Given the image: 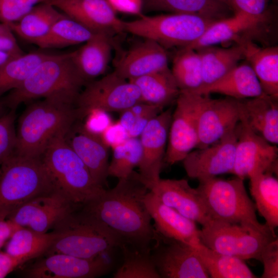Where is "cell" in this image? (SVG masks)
Instances as JSON below:
<instances>
[{"instance_id": "33", "label": "cell", "mask_w": 278, "mask_h": 278, "mask_svg": "<svg viewBox=\"0 0 278 278\" xmlns=\"http://www.w3.org/2000/svg\"><path fill=\"white\" fill-rule=\"evenodd\" d=\"M143 12L165 11L171 13H189L213 20L230 16L232 10L216 0H142Z\"/></svg>"}, {"instance_id": "51", "label": "cell", "mask_w": 278, "mask_h": 278, "mask_svg": "<svg viewBox=\"0 0 278 278\" xmlns=\"http://www.w3.org/2000/svg\"><path fill=\"white\" fill-rule=\"evenodd\" d=\"M19 228L6 216L0 215V248L5 245L13 233Z\"/></svg>"}, {"instance_id": "39", "label": "cell", "mask_w": 278, "mask_h": 278, "mask_svg": "<svg viewBox=\"0 0 278 278\" xmlns=\"http://www.w3.org/2000/svg\"><path fill=\"white\" fill-rule=\"evenodd\" d=\"M123 262L113 275L114 278H161L150 256L123 244L119 248Z\"/></svg>"}, {"instance_id": "19", "label": "cell", "mask_w": 278, "mask_h": 278, "mask_svg": "<svg viewBox=\"0 0 278 278\" xmlns=\"http://www.w3.org/2000/svg\"><path fill=\"white\" fill-rule=\"evenodd\" d=\"M94 33L112 37L125 32L124 21L106 0H51L48 2Z\"/></svg>"}, {"instance_id": "16", "label": "cell", "mask_w": 278, "mask_h": 278, "mask_svg": "<svg viewBox=\"0 0 278 278\" xmlns=\"http://www.w3.org/2000/svg\"><path fill=\"white\" fill-rule=\"evenodd\" d=\"M239 123L218 141L190 151L182 161L187 176L198 181L230 173L233 168Z\"/></svg>"}, {"instance_id": "49", "label": "cell", "mask_w": 278, "mask_h": 278, "mask_svg": "<svg viewBox=\"0 0 278 278\" xmlns=\"http://www.w3.org/2000/svg\"><path fill=\"white\" fill-rule=\"evenodd\" d=\"M101 136L109 147L110 146L114 147L122 143L129 137L126 132L119 122L115 124L112 123L103 131Z\"/></svg>"}, {"instance_id": "38", "label": "cell", "mask_w": 278, "mask_h": 278, "mask_svg": "<svg viewBox=\"0 0 278 278\" xmlns=\"http://www.w3.org/2000/svg\"><path fill=\"white\" fill-rule=\"evenodd\" d=\"M171 71L180 90L195 91L202 85L200 57L194 49L181 48L173 59Z\"/></svg>"}, {"instance_id": "53", "label": "cell", "mask_w": 278, "mask_h": 278, "mask_svg": "<svg viewBox=\"0 0 278 278\" xmlns=\"http://www.w3.org/2000/svg\"><path fill=\"white\" fill-rule=\"evenodd\" d=\"M219 2H220L227 6H228L230 9H231V0H216Z\"/></svg>"}, {"instance_id": "31", "label": "cell", "mask_w": 278, "mask_h": 278, "mask_svg": "<svg viewBox=\"0 0 278 278\" xmlns=\"http://www.w3.org/2000/svg\"><path fill=\"white\" fill-rule=\"evenodd\" d=\"M128 80L138 88L142 102L163 109L176 100L180 92L169 68Z\"/></svg>"}, {"instance_id": "3", "label": "cell", "mask_w": 278, "mask_h": 278, "mask_svg": "<svg viewBox=\"0 0 278 278\" xmlns=\"http://www.w3.org/2000/svg\"><path fill=\"white\" fill-rule=\"evenodd\" d=\"M78 120L74 105L51 99L30 105L18 120L14 153L41 158L50 140Z\"/></svg>"}, {"instance_id": "9", "label": "cell", "mask_w": 278, "mask_h": 278, "mask_svg": "<svg viewBox=\"0 0 278 278\" xmlns=\"http://www.w3.org/2000/svg\"><path fill=\"white\" fill-rule=\"evenodd\" d=\"M199 240L207 248L242 260L260 261L266 246L277 238L266 224L262 228L212 220L199 230Z\"/></svg>"}, {"instance_id": "2", "label": "cell", "mask_w": 278, "mask_h": 278, "mask_svg": "<svg viewBox=\"0 0 278 278\" xmlns=\"http://www.w3.org/2000/svg\"><path fill=\"white\" fill-rule=\"evenodd\" d=\"M87 83L71 53L51 54L20 85L2 98L0 103L15 110L22 103L42 97L75 105L82 88Z\"/></svg>"}, {"instance_id": "52", "label": "cell", "mask_w": 278, "mask_h": 278, "mask_svg": "<svg viewBox=\"0 0 278 278\" xmlns=\"http://www.w3.org/2000/svg\"><path fill=\"white\" fill-rule=\"evenodd\" d=\"M20 55H21L0 50V67L10 60Z\"/></svg>"}, {"instance_id": "15", "label": "cell", "mask_w": 278, "mask_h": 278, "mask_svg": "<svg viewBox=\"0 0 278 278\" xmlns=\"http://www.w3.org/2000/svg\"><path fill=\"white\" fill-rule=\"evenodd\" d=\"M112 268L103 255L84 258L64 253H53L37 260L25 269L27 278H94L102 276Z\"/></svg>"}, {"instance_id": "41", "label": "cell", "mask_w": 278, "mask_h": 278, "mask_svg": "<svg viewBox=\"0 0 278 278\" xmlns=\"http://www.w3.org/2000/svg\"><path fill=\"white\" fill-rule=\"evenodd\" d=\"M162 108L143 102L120 112L119 123L130 137H139L149 122L163 110Z\"/></svg>"}, {"instance_id": "1", "label": "cell", "mask_w": 278, "mask_h": 278, "mask_svg": "<svg viewBox=\"0 0 278 278\" xmlns=\"http://www.w3.org/2000/svg\"><path fill=\"white\" fill-rule=\"evenodd\" d=\"M149 190L134 170L81 208L111 229L123 244L150 253L154 229L144 202Z\"/></svg>"}, {"instance_id": "29", "label": "cell", "mask_w": 278, "mask_h": 278, "mask_svg": "<svg viewBox=\"0 0 278 278\" xmlns=\"http://www.w3.org/2000/svg\"><path fill=\"white\" fill-rule=\"evenodd\" d=\"M196 50L199 54L201 63L202 85L200 88L216 81L244 59V49L241 43L230 47L211 46Z\"/></svg>"}, {"instance_id": "7", "label": "cell", "mask_w": 278, "mask_h": 278, "mask_svg": "<svg viewBox=\"0 0 278 278\" xmlns=\"http://www.w3.org/2000/svg\"><path fill=\"white\" fill-rule=\"evenodd\" d=\"M196 188L212 220L258 228L266 225L257 219L255 204L246 192L243 179L215 177L199 180Z\"/></svg>"}, {"instance_id": "23", "label": "cell", "mask_w": 278, "mask_h": 278, "mask_svg": "<svg viewBox=\"0 0 278 278\" xmlns=\"http://www.w3.org/2000/svg\"><path fill=\"white\" fill-rule=\"evenodd\" d=\"M144 39L118 61L114 71L121 77L131 80L169 68L166 49L152 40Z\"/></svg>"}, {"instance_id": "10", "label": "cell", "mask_w": 278, "mask_h": 278, "mask_svg": "<svg viewBox=\"0 0 278 278\" xmlns=\"http://www.w3.org/2000/svg\"><path fill=\"white\" fill-rule=\"evenodd\" d=\"M140 102L137 86L114 71L99 80L89 82L80 92L75 107L78 119L82 120L94 110L120 113Z\"/></svg>"}, {"instance_id": "25", "label": "cell", "mask_w": 278, "mask_h": 278, "mask_svg": "<svg viewBox=\"0 0 278 278\" xmlns=\"http://www.w3.org/2000/svg\"><path fill=\"white\" fill-rule=\"evenodd\" d=\"M240 103L242 114L252 130L269 143L277 144V99L264 94Z\"/></svg>"}, {"instance_id": "12", "label": "cell", "mask_w": 278, "mask_h": 278, "mask_svg": "<svg viewBox=\"0 0 278 278\" xmlns=\"http://www.w3.org/2000/svg\"><path fill=\"white\" fill-rule=\"evenodd\" d=\"M150 256L161 278L210 277L193 246L155 230Z\"/></svg>"}, {"instance_id": "36", "label": "cell", "mask_w": 278, "mask_h": 278, "mask_svg": "<svg viewBox=\"0 0 278 278\" xmlns=\"http://www.w3.org/2000/svg\"><path fill=\"white\" fill-rule=\"evenodd\" d=\"M51 54L40 51L23 54L0 67V97L20 85Z\"/></svg>"}, {"instance_id": "45", "label": "cell", "mask_w": 278, "mask_h": 278, "mask_svg": "<svg viewBox=\"0 0 278 278\" xmlns=\"http://www.w3.org/2000/svg\"><path fill=\"white\" fill-rule=\"evenodd\" d=\"M260 262L263 265L262 278L278 277V239L268 243L263 249Z\"/></svg>"}, {"instance_id": "8", "label": "cell", "mask_w": 278, "mask_h": 278, "mask_svg": "<svg viewBox=\"0 0 278 278\" xmlns=\"http://www.w3.org/2000/svg\"><path fill=\"white\" fill-rule=\"evenodd\" d=\"M124 22L125 31L152 40L164 48L187 47L196 41L214 21L189 13L153 16L143 14Z\"/></svg>"}, {"instance_id": "32", "label": "cell", "mask_w": 278, "mask_h": 278, "mask_svg": "<svg viewBox=\"0 0 278 278\" xmlns=\"http://www.w3.org/2000/svg\"><path fill=\"white\" fill-rule=\"evenodd\" d=\"M277 173L267 171L249 178L250 190L259 214L273 230L278 226Z\"/></svg>"}, {"instance_id": "6", "label": "cell", "mask_w": 278, "mask_h": 278, "mask_svg": "<svg viewBox=\"0 0 278 278\" xmlns=\"http://www.w3.org/2000/svg\"><path fill=\"white\" fill-rule=\"evenodd\" d=\"M67 131L55 136L41 158L57 187L81 207L106 188L96 183L87 167L67 143L64 138Z\"/></svg>"}, {"instance_id": "50", "label": "cell", "mask_w": 278, "mask_h": 278, "mask_svg": "<svg viewBox=\"0 0 278 278\" xmlns=\"http://www.w3.org/2000/svg\"><path fill=\"white\" fill-rule=\"evenodd\" d=\"M24 263V261L11 256L5 251H0V278L5 277Z\"/></svg>"}, {"instance_id": "40", "label": "cell", "mask_w": 278, "mask_h": 278, "mask_svg": "<svg viewBox=\"0 0 278 278\" xmlns=\"http://www.w3.org/2000/svg\"><path fill=\"white\" fill-rule=\"evenodd\" d=\"M142 155L139 137H128L113 147L111 161L109 164L108 176L117 179L126 178L137 167Z\"/></svg>"}, {"instance_id": "42", "label": "cell", "mask_w": 278, "mask_h": 278, "mask_svg": "<svg viewBox=\"0 0 278 278\" xmlns=\"http://www.w3.org/2000/svg\"><path fill=\"white\" fill-rule=\"evenodd\" d=\"M15 119L14 110H10L0 117V166L15 150L16 143Z\"/></svg>"}, {"instance_id": "24", "label": "cell", "mask_w": 278, "mask_h": 278, "mask_svg": "<svg viewBox=\"0 0 278 278\" xmlns=\"http://www.w3.org/2000/svg\"><path fill=\"white\" fill-rule=\"evenodd\" d=\"M190 91L205 96L218 93L238 100L256 97L265 94L253 69L248 63L237 64L214 83Z\"/></svg>"}, {"instance_id": "27", "label": "cell", "mask_w": 278, "mask_h": 278, "mask_svg": "<svg viewBox=\"0 0 278 278\" xmlns=\"http://www.w3.org/2000/svg\"><path fill=\"white\" fill-rule=\"evenodd\" d=\"M244 59L251 66L263 92L275 99L278 98V48H263L249 40H242Z\"/></svg>"}, {"instance_id": "11", "label": "cell", "mask_w": 278, "mask_h": 278, "mask_svg": "<svg viewBox=\"0 0 278 278\" xmlns=\"http://www.w3.org/2000/svg\"><path fill=\"white\" fill-rule=\"evenodd\" d=\"M203 95L180 90L172 112L164 161L169 165L182 161L198 142V117Z\"/></svg>"}, {"instance_id": "21", "label": "cell", "mask_w": 278, "mask_h": 278, "mask_svg": "<svg viewBox=\"0 0 278 278\" xmlns=\"http://www.w3.org/2000/svg\"><path fill=\"white\" fill-rule=\"evenodd\" d=\"M149 190L163 203L202 227L212 220L199 192L186 179L160 178Z\"/></svg>"}, {"instance_id": "30", "label": "cell", "mask_w": 278, "mask_h": 278, "mask_svg": "<svg viewBox=\"0 0 278 278\" xmlns=\"http://www.w3.org/2000/svg\"><path fill=\"white\" fill-rule=\"evenodd\" d=\"M58 230L40 232L20 227L12 234L5 244V252L25 263L45 254L60 236Z\"/></svg>"}, {"instance_id": "28", "label": "cell", "mask_w": 278, "mask_h": 278, "mask_svg": "<svg viewBox=\"0 0 278 278\" xmlns=\"http://www.w3.org/2000/svg\"><path fill=\"white\" fill-rule=\"evenodd\" d=\"M261 22L244 14L234 12L233 16L213 21L201 36L187 48L197 50L232 41L239 43L240 34L256 28Z\"/></svg>"}, {"instance_id": "44", "label": "cell", "mask_w": 278, "mask_h": 278, "mask_svg": "<svg viewBox=\"0 0 278 278\" xmlns=\"http://www.w3.org/2000/svg\"><path fill=\"white\" fill-rule=\"evenodd\" d=\"M268 0H231V9L250 18L263 22L265 18Z\"/></svg>"}, {"instance_id": "48", "label": "cell", "mask_w": 278, "mask_h": 278, "mask_svg": "<svg viewBox=\"0 0 278 278\" xmlns=\"http://www.w3.org/2000/svg\"><path fill=\"white\" fill-rule=\"evenodd\" d=\"M117 13L140 16L143 14L142 0H106Z\"/></svg>"}, {"instance_id": "14", "label": "cell", "mask_w": 278, "mask_h": 278, "mask_svg": "<svg viewBox=\"0 0 278 278\" xmlns=\"http://www.w3.org/2000/svg\"><path fill=\"white\" fill-rule=\"evenodd\" d=\"M231 173L243 180L267 171L277 173L278 149L249 126L241 111Z\"/></svg>"}, {"instance_id": "22", "label": "cell", "mask_w": 278, "mask_h": 278, "mask_svg": "<svg viewBox=\"0 0 278 278\" xmlns=\"http://www.w3.org/2000/svg\"><path fill=\"white\" fill-rule=\"evenodd\" d=\"M144 202L157 232L191 246L200 242L199 229L195 222L163 203L151 190L145 195Z\"/></svg>"}, {"instance_id": "35", "label": "cell", "mask_w": 278, "mask_h": 278, "mask_svg": "<svg viewBox=\"0 0 278 278\" xmlns=\"http://www.w3.org/2000/svg\"><path fill=\"white\" fill-rule=\"evenodd\" d=\"M212 278H255L244 260L211 249L200 242L192 246Z\"/></svg>"}, {"instance_id": "34", "label": "cell", "mask_w": 278, "mask_h": 278, "mask_svg": "<svg viewBox=\"0 0 278 278\" xmlns=\"http://www.w3.org/2000/svg\"><path fill=\"white\" fill-rule=\"evenodd\" d=\"M64 15L48 2H43L34 6L19 21L8 24L21 38L34 44Z\"/></svg>"}, {"instance_id": "13", "label": "cell", "mask_w": 278, "mask_h": 278, "mask_svg": "<svg viewBox=\"0 0 278 278\" xmlns=\"http://www.w3.org/2000/svg\"><path fill=\"white\" fill-rule=\"evenodd\" d=\"M79 208L56 187L16 207L7 218L18 227L45 233Z\"/></svg>"}, {"instance_id": "47", "label": "cell", "mask_w": 278, "mask_h": 278, "mask_svg": "<svg viewBox=\"0 0 278 278\" xmlns=\"http://www.w3.org/2000/svg\"><path fill=\"white\" fill-rule=\"evenodd\" d=\"M8 24L0 22V50L16 55L24 54L19 46Z\"/></svg>"}, {"instance_id": "17", "label": "cell", "mask_w": 278, "mask_h": 278, "mask_svg": "<svg viewBox=\"0 0 278 278\" xmlns=\"http://www.w3.org/2000/svg\"><path fill=\"white\" fill-rule=\"evenodd\" d=\"M172 113L170 108L162 111L149 122L139 136L142 155L138 173L149 189L161 178Z\"/></svg>"}, {"instance_id": "43", "label": "cell", "mask_w": 278, "mask_h": 278, "mask_svg": "<svg viewBox=\"0 0 278 278\" xmlns=\"http://www.w3.org/2000/svg\"><path fill=\"white\" fill-rule=\"evenodd\" d=\"M51 0H0V22L10 24L20 20L34 6Z\"/></svg>"}, {"instance_id": "26", "label": "cell", "mask_w": 278, "mask_h": 278, "mask_svg": "<svg viewBox=\"0 0 278 278\" xmlns=\"http://www.w3.org/2000/svg\"><path fill=\"white\" fill-rule=\"evenodd\" d=\"M84 43L71 53L77 69L88 83L106 71L111 56L113 43L112 37L109 36L95 33Z\"/></svg>"}, {"instance_id": "18", "label": "cell", "mask_w": 278, "mask_h": 278, "mask_svg": "<svg viewBox=\"0 0 278 278\" xmlns=\"http://www.w3.org/2000/svg\"><path fill=\"white\" fill-rule=\"evenodd\" d=\"M240 100L227 97L212 99L203 95L198 117L197 148L210 145L235 128L240 121Z\"/></svg>"}, {"instance_id": "4", "label": "cell", "mask_w": 278, "mask_h": 278, "mask_svg": "<svg viewBox=\"0 0 278 278\" xmlns=\"http://www.w3.org/2000/svg\"><path fill=\"white\" fill-rule=\"evenodd\" d=\"M60 236L45 255L64 253L92 258L110 253L123 244L103 223L81 208L69 215L54 229Z\"/></svg>"}, {"instance_id": "20", "label": "cell", "mask_w": 278, "mask_h": 278, "mask_svg": "<svg viewBox=\"0 0 278 278\" xmlns=\"http://www.w3.org/2000/svg\"><path fill=\"white\" fill-rule=\"evenodd\" d=\"M64 138L87 167L96 183L105 188L109 176V146L101 135L88 131L82 120H78L65 133Z\"/></svg>"}, {"instance_id": "5", "label": "cell", "mask_w": 278, "mask_h": 278, "mask_svg": "<svg viewBox=\"0 0 278 278\" xmlns=\"http://www.w3.org/2000/svg\"><path fill=\"white\" fill-rule=\"evenodd\" d=\"M56 187L41 158L13 152L0 166V215L7 217L16 207Z\"/></svg>"}, {"instance_id": "54", "label": "cell", "mask_w": 278, "mask_h": 278, "mask_svg": "<svg viewBox=\"0 0 278 278\" xmlns=\"http://www.w3.org/2000/svg\"><path fill=\"white\" fill-rule=\"evenodd\" d=\"M7 109L6 108L0 103V117L2 116L7 112L6 111Z\"/></svg>"}, {"instance_id": "37", "label": "cell", "mask_w": 278, "mask_h": 278, "mask_svg": "<svg viewBox=\"0 0 278 278\" xmlns=\"http://www.w3.org/2000/svg\"><path fill=\"white\" fill-rule=\"evenodd\" d=\"M94 33L65 14L34 44L43 49L62 48L84 43Z\"/></svg>"}, {"instance_id": "46", "label": "cell", "mask_w": 278, "mask_h": 278, "mask_svg": "<svg viewBox=\"0 0 278 278\" xmlns=\"http://www.w3.org/2000/svg\"><path fill=\"white\" fill-rule=\"evenodd\" d=\"M84 119H85L83 123L85 128L98 135H101L112 124L108 113L99 110L91 111Z\"/></svg>"}]
</instances>
